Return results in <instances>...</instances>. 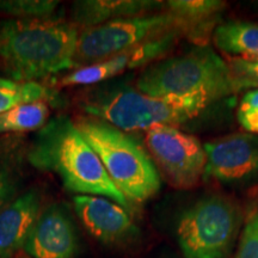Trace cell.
I'll return each mask as SVG.
<instances>
[{"mask_svg":"<svg viewBox=\"0 0 258 258\" xmlns=\"http://www.w3.org/2000/svg\"><path fill=\"white\" fill-rule=\"evenodd\" d=\"M79 28L59 18L0 22V63L9 79L38 83L76 67Z\"/></svg>","mask_w":258,"mask_h":258,"instance_id":"6da1fadb","label":"cell"},{"mask_svg":"<svg viewBox=\"0 0 258 258\" xmlns=\"http://www.w3.org/2000/svg\"><path fill=\"white\" fill-rule=\"evenodd\" d=\"M28 159L36 169L59 176L71 192L110 199L125 209L131 206L69 116H56L40 129Z\"/></svg>","mask_w":258,"mask_h":258,"instance_id":"7a4b0ae2","label":"cell"},{"mask_svg":"<svg viewBox=\"0 0 258 258\" xmlns=\"http://www.w3.org/2000/svg\"><path fill=\"white\" fill-rule=\"evenodd\" d=\"M219 103L207 96L154 98L121 83L88 86L78 97L85 116L98 118L129 133L154 125L177 127L199 117Z\"/></svg>","mask_w":258,"mask_h":258,"instance_id":"3957f363","label":"cell"},{"mask_svg":"<svg viewBox=\"0 0 258 258\" xmlns=\"http://www.w3.org/2000/svg\"><path fill=\"white\" fill-rule=\"evenodd\" d=\"M135 88L154 98L207 96L219 102L239 92L227 61L209 46L148 64Z\"/></svg>","mask_w":258,"mask_h":258,"instance_id":"277c9868","label":"cell"},{"mask_svg":"<svg viewBox=\"0 0 258 258\" xmlns=\"http://www.w3.org/2000/svg\"><path fill=\"white\" fill-rule=\"evenodd\" d=\"M74 124L129 203H143L159 191L160 176L156 164L133 135L85 115L76 117Z\"/></svg>","mask_w":258,"mask_h":258,"instance_id":"5b68a950","label":"cell"},{"mask_svg":"<svg viewBox=\"0 0 258 258\" xmlns=\"http://www.w3.org/2000/svg\"><path fill=\"white\" fill-rule=\"evenodd\" d=\"M240 209L232 200L208 195L190 206L177 224L184 258H228L240 226Z\"/></svg>","mask_w":258,"mask_h":258,"instance_id":"8992f818","label":"cell"},{"mask_svg":"<svg viewBox=\"0 0 258 258\" xmlns=\"http://www.w3.org/2000/svg\"><path fill=\"white\" fill-rule=\"evenodd\" d=\"M173 31L192 34L184 22L170 12L137 16L80 29L76 53V69L106 60Z\"/></svg>","mask_w":258,"mask_h":258,"instance_id":"52a82bcc","label":"cell"},{"mask_svg":"<svg viewBox=\"0 0 258 258\" xmlns=\"http://www.w3.org/2000/svg\"><path fill=\"white\" fill-rule=\"evenodd\" d=\"M145 144L156 166L175 188L192 189L203 178L207 154L198 138L172 125L146 131Z\"/></svg>","mask_w":258,"mask_h":258,"instance_id":"ba28073f","label":"cell"},{"mask_svg":"<svg viewBox=\"0 0 258 258\" xmlns=\"http://www.w3.org/2000/svg\"><path fill=\"white\" fill-rule=\"evenodd\" d=\"M182 38H186L184 31H173L106 60L79 67L63 76L59 86H92L109 82L127 71L147 67L164 59Z\"/></svg>","mask_w":258,"mask_h":258,"instance_id":"9c48e42d","label":"cell"},{"mask_svg":"<svg viewBox=\"0 0 258 258\" xmlns=\"http://www.w3.org/2000/svg\"><path fill=\"white\" fill-rule=\"evenodd\" d=\"M207 154L203 179L243 183L258 177V138L231 134L203 145Z\"/></svg>","mask_w":258,"mask_h":258,"instance_id":"30bf717a","label":"cell"},{"mask_svg":"<svg viewBox=\"0 0 258 258\" xmlns=\"http://www.w3.org/2000/svg\"><path fill=\"white\" fill-rule=\"evenodd\" d=\"M73 205L84 227L104 244H123L139 234L127 209L102 196L77 195Z\"/></svg>","mask_w":258,"mask_h":258,"instance_id":"8fae6325","label":"cell"},{"mask_svg":"<svg viewBox=\"0 0 258 258\" xmlns=\"http://www.w3.org/2000/svg\"><path fill=\"white\" fill-rule=\"evenodd\" d=\"M77 246L71 219L62 209L51 206L41 213L24 250L32 258H73Z\"/></svg>","mask_w":258,"mask_h":258,"instance_id":"7c38bea8","label":"cell"},{"mask_svg":"<svg viewBox=\"0 0 258 258\" xmlns=\"http://www.w3.org/2000/svg\"><path fill=\"white\" fill-rule=\"evenodd\" d=\"M41 215V196L30 190L16 198L0 212V258H12L24 249Z\"/></svg>","mask_w":258,"mask_h":258,"instance_id":"4fadbf2b","label":"cell"},{"mask_svg":"<svg viewBox=\"0 0 258 258\" xmlns=\"http://www.w3.org/2000/svg\"><path fill=\"white\" fill-rule=\"evenodd\" d=\"M163 9L165 10V3L152 0H83L73 3L71 18L80 30L117 19L154 14Z\"/></svg>","mask_w":258,"mask_h":258,"instance_id":"5bb4252c","label":"cell"},{"mask_svg":"<svg viewBox=\"0 0 258 258\" xmlns=\"http://www.w3.org/2000/svg\"><path fill=\"white\" fill-rule=\"evenodd\" d=\"M226 5L221 0H170L165 3V11L188 25L196 46H208Z\"/></svg>","mask_w":258,"mask_h":258,"instance_id":"9a60e30c","label":"cell"},{"mask_svg":"<svg viewBox=\"0 0 258 258\" xmlns=\"http://www.w3.org/2000/svg\"><path fill=\"white\" fill-rule=\"evenodd\" d=\"M213 42L226 54L258 57V23L232 21L219 24L213 31Z\"/></svg>","mask_w":258,"mask_h":258,"instance_id":"2e32d148","label":"cell"},{"mask_svg":"<svg viewBox=\"0 0 258 258\" xmlns=\"http://www.w3.org/2000/svg\"><path fill=\"white\" fill-rule=\"evenodd\" d=\"M49 105L46 101L28 103L0 114V134L41 129L47 123Z\"/></svg>","mask_w":258,"mask_h":258,"instance_id":"e0dca14e","label":"cell"},{"mask_svg":"<svg viewBox=\"0 0 258 258\" xmlns=\"http://www.w3.org/2000/svg\"><path fill=\"white\" fill-rule=\"evenodd\" d=\"M49 91L41 83L16 82L0 77V114L28 103L47 101Z\"/></svg>","mask_w":258,"mask_h":258,"instance_id":"ac0fdd59","label":"cell"},{"mask_svg":"<svg viewBox=\"0 0 258 258\" xmlns=\"http://www.w3.org/2000/svg\"><path fill=\"white\" fill-rule=\"evenodd\" d=\"M59 4L55 0H0V12L14 19L49 18Z\"/></svg>","mask_w":258,"mask_h":258,"instance_id":"d6986e66","label":"cell"},{"mask_svg":"<svg viewBox=\"0 0 258 258\" xmlns=\"http://www.w3.org/2000/svg\"><path fill=\"white\" fill-rule=\"evenodd\" d=\"M227 63L238 91L258 89V57L232 56Z\"/></svg>","mask_w":258,"mask_h":258,"instance_id":"ffe728a7","label":"cell"},{"mask_svg":"<svg viewBox=\"0 0 258 258\" xmlns=\"http://www.w3.org/2000/svg\"><path fill=\"white\" fill-rule=\"evenodd\" d=\"M239 124L249 134H258V89L247 90L237 110Z\"/></svg>","mask_w":258,"mask_h":258,"instance_id":"44dd1931","label":"cell"},{"mask_svg":"<svg viewBox=\"0 0 258 258\" xmlns=\"http://www.w3.org/2000/svg\"><path fill=\"white\" fill-rule=\"evenodd\" d=\"M235 258H258V207L245 222Z\"/></svg>","mask_w":258,"mask_h":258,"instance_id":"7402d4cb","label":"cell"},{"mask_svg":"<svg viewBox=\"0 0 258 258\" xmlns=\"http://www.w3.org/2000/svg\"><path fill=\"white\" fill-rule=\"evenodd\" d=\"M17 194V179L12 170L0 160V212L15 200Z\"/></svg>","mask_w":258,"mask_h":258,"instance_id":"603a6c76","label":"cell"}]
</instances>
